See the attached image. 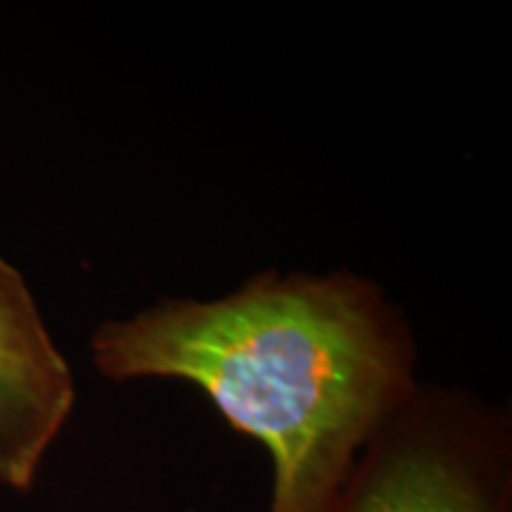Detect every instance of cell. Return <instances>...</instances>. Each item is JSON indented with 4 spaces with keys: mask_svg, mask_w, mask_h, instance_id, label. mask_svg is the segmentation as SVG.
<instances>
[{
    "mask_svg": "<svg viewBox=\"0 0 512 512\" xmlns=\"http://www.w3.org/2000/svg\"><path fill=\"white\" fill-rule=\"evenodd\" d=\"M107 380H183L271 456L268 512H325L370 439L418 389L399 306L349 271L259 273L219 299H164L102 323Z\"/></svg>",
    "mask_w": 512,
    "mask_h": 512,
    "instance_id": "1",
    "label": "cell"
},
{
    "mask_svg": "<svg viewBox=\"0 0 512 512\" xmlns=\"http://www.w3.org/2000/svg\"><path fill=\"white\" fill-rule=\"evenodd\" d=\"M325 512H512V420L467 389L418 384Z\"/></svg>",
    "mask_w": 512,
    "mask_h": 512,
    "instance_id": "2",
    "label": "cell"
},
{
    "mask_svg": "<svg viewBox=\"0 0 512 512\" xmlns=\"http://www.w3.org/2000/svg\"><path fill=\"white\" fill-rule=\"evenodd\" d=\"M76 382L24 275L0 256V486L29 494L72 418Z\"/></svg>",
    "mask_w": 512,
    "mask_h": 512,
    "instance_id": "3",
    "label": "cell"
}]
</instances>
